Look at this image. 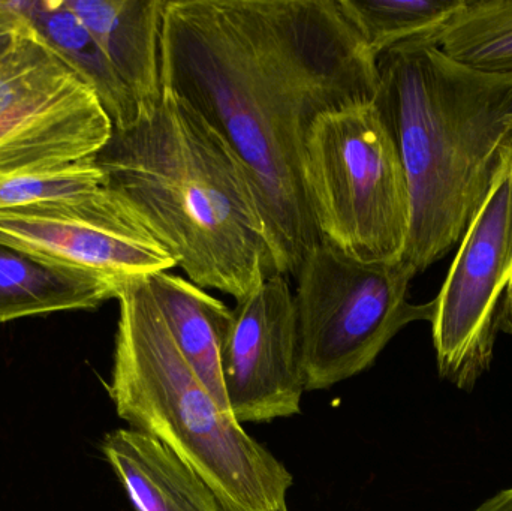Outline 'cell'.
Masks as SVG:
<instances>
[{
    "label": "cell",
    "instance_id": "obj_19",
    "mask_svg": "<svg viewBox=\"0 0 512 511\" xmlns=\"http://www.w3.org/2000/svg\"><path fill=\"white\" fill-rule=\"evenodd\" d=\"M29 21L20 15V17L14 18V20L5 21V23H0V56L8 51V48L11 47L12 42L17 38L20 30L23 29Z\"/></svg>",
    "mask_w": 512,
    "mask_h": 511
},
{
    "label": "cell",
    "instance_id": "obj_2",
    "mask_svg": "<svg viewBox=\"0 0 512 511\" xmlns=\"http://www.w3.org/2000/svg\"><path fill=\"white\" fill-rule=\"evenodd\" d=\"M192 284L236 302L273 275L251 177L221 134L171 90L95 156Z\"/></svg>",
    "mask_w": 512,
    "mask_h": 511
},
{
    "label": "cell",
    "instance_id": "obj_12",
    "mask_svg": "<svg viewBox=\"0 0 512 511\" xmlns=\"http://www.w3.org/2000/svg\"><path fill=\"white\" fill-rule=\"evenodd\" d=\"M102 452L135 511H224L206 482L155 438L116 429Z\"/></svg>",
    "mask_w": 512,
    "mask_h": 511
},
{
    "label": "cell",
    "instance_id": "obj_8",
    "mask_svg": "<svg viewBox=\"0 0 512 511\" xmlns=\"http://www.w3.org/2000/svg\"><path fill=\"white\" fill-rule=\"evenodd\" d=\"M430 324L439 374L466 392L489 371L499 333L512 336V146L460 242Z\"/></svg>",
    "mask_w": 512,
    "mask_h": 511
},
{
    "label": "cell",
    "instance_id": "obj_15",
    "mask_svg": "<svg viewBox=\"0 0 512 511\" xmlns=\"http://www.w3.org/2000/svg\"><path fill=\"white\" fill-rule=\"evenodd\" d=\"M15 8L89 84L116 131L131 128L138 122L143 114L140 105L95 36L66 5V0H21L15 2Z\"/></svg>",
    "mask_w": 512,
    "mask_h": 511
},
{
    "label": "cell",
    "instance_id": "obj_5",
    "mask_svg": "<svg viewBox=\"0 0 512 511\" xmlns=\"http://www.w3.org/2000/svg\"><path fill=\"white\" fill-rule=\"evenodd\" d=\"M304 185L321 242L361 263L402 260L411 225L408 180L373 99L313 123Z\"/></svg>",
    "mask_w": 512,
    "mask_h": 511
},
{
    "label": "cell",
    "instance_id": "obj_10",
    "mask_svg": "<svg viewBox=\"0 0 512 511\" xmlns=\"http://www.w3.org/2000/svg\"><path fill=\"white\" fill-rule=\"evenodd\" d=\"M233 312L222 375L234 419L243 425L297 416L306 378L288 279L267 276Z\"/></svg>",
    "mask_w": 512,
    "mask_h": 511
},
{
    "label": "cell",
    "instance_id": "obj_13",
    "mask_svg": "<svg viewBox=\"0 0 512 511\" xmlns=\"http://www.w3.org/2000/svg\"><path fill=\"white\" fill-rule=\"evenodd\" d=\"M146 284L186 362L219 407L233 414L222 375V356L233 327V309L189 279L170 272L155 273L146 278Z\"/></svg>",
    "mask_w": 512,
    "mask_h": 511
},
{
    "label": "cell",
    "instance_id": "obj_18",
    "mask_svg": "<svg viewBox=\"0 0 512 511\" xmlns=\"http://www.w3.org/2000/svg\"><path fill=\"white\" fill-rule=\"evenodd\" d=\"M104 186L105 176L95 158L9 174L0 177V210L72 200L93 194Z\"/></svg>",
    "mask_w": 512,
    "mask_h": 511
},
{
    "label": "cell",
    "instance_id": "obj_1",
    "mask_svg": "<svg viewBox=\"0 0 512 511\" xmlns=\"http://www.w3.org/2000/svg\"><path fill=\"white\" fill-rule=\"evenodd\" d=\"M162 84L239 156L254 186L273 275L297 278L321 243L304 185L319 116L373 99L376 59L337 0H168Z\"/></svg>",
    "mask_w": 512,
    "mask_h": 511
},
{
    "label": "cell",
    "instance_id": "obj_21",
    "mask_svg": "<svg viewBox=\"0 0 512 511\" xmlns=\"http://www.w3.org/2000/svg\"><path fill=\"white\" fill-rule=\"evenodd\" d=\"M20 17V12L15 8L14 0H0V23L5 21L14 20V18Z\"/></svg>",
    "mask_w": 512,
    "mask_h": 511
},
{
    "label": "cell",
    "instance_id": "obj_16",
    "mask_svg": "<svg viewBox=\"0 0 512 511\" xmlns=\"http://www.w3.org/2000/svg\"><path fill=\"white\" fill-rule=\"evenodd\" d=\"M375 59L399 45L430 41L463 0H337Z\"/></svg>",
    "mask_w": 512,
    "mask_h": 511
},
{
    "label": "cell",
    "instance_id": "obj_9",
    "mask_svg": "<svg viewBox=\"0 0 512 511\" xmlns=\"http://www.w3.org/2000/svg\"><path fill=\"white\" fill-rule=\"evenodd\" d=\"M0 243L39 260L125 285L177 267L173 255L107 185L57 203L0 210Z\"/></svg>",
    "mask_w": 512,
    "mask_h": 511
},
{
    "label": "cell",
    "instance_id": "obj_17",
    "mask_svg": "<svg viewBox=\"0 0 512 511\" xmlns=\"http://www.w3.org/2000/svg\"><path fill=\"white\" fill-rule=\"evenodd\" d=\"M433 44L466 68L512 74V0H463Z\"/></svg>",
    "mask_w": 512,
    "mask_h": 511
},
{
    "label": "cell",
    "instance_id": "obj_3",
    "mask_svg": "<svg viewBox=\"0 0 512 511\" xmlns=\"http://www.w3.org/2000/svg\"><path fill=\"white\" fill-rule=\"evenodd\" d=\"M373 96L411 198L402 261L415 275L462 242L512 146V74H484L430 41L376 59Z\"/></svg>",
    "mask_w": 512,
    "mask_h": 511
},
{
    "label": "cell",
    "instance_id": "obj_6",
    "mask_svg": "<svg viewBox=\"0 0 512 511\" xmlns=\"http://www.w3.org/2000/svg\"><path fill=\"white\" fill-rule=\"evenodd\" d=\"M414 270L402 260L361 263L321 242L304 260L294 294L306 392L369 369L414 321H432L435 300H408Z\"/></svg>",
    "mask_w": 512,
    "mask_h": 511
},
{
    "label": "cell",
    "instance_id": "obj_11",
    "mask_svg": "<svg viewBox=\"0 0 512 511\" xmlns=\"http://www.w3.org/2000/svg\"><path fill=\"white\" fill-rule=\"evenodd\" d=\"M167 2L66 0L95 36L143 114L156 107L164 92L161 54Z\"/></svg>",
    "mask_w": 512,
    "mask_h": 511
},
{
    "label": "cell",
    "instance_id": "obj_7",
    "mask_svg": "<svg viewBox=\"0 0 512 511\" xmlns=\"http://www.w3.org/2000/svg\"><path fill=\"white\" fill-rule=\"evenodd\" d=\"M113 129L89 84L27 23L0 56V177L95 158Z\"/></svg>",
    "mask_w": 512,
    "mask_h": 511
},
{
    "label": "cell",
    "instance_id": "obj_20",
    "mask_svg": "<svg viewBox=\"0 0 512 511\" xmlns=\"http://www.w3.org/2000/svg\"><path fill=\"white\" fill-rule=\"evenodd\" d=\"M472 511H512V488L498 492Z\"/></svg>",
    "mask_w": 512,
    "mask_h": 511
},
{
    "label": "cell",
    "instance_id": "obj_14",
    "mask_svg": "<svg viewBox=\"0 0 512 511\" xmlns=\"http://www.w3.org/2000/svg\"><path fill=\"white\" fill-rule=\"evenodd\" d=\"M119 291L95 276L56 266L0 243V324L20 318L87 311Z\"/></svg>",
    "mask_w": 512,
    "mask_h": 511
},
{
    "label": "cell",
    "instance_id": "obj_4",
    "mask_svg": "<svg viewBox=\"0 0 512 511\" xmlns=\"http://www.w3.org/2000/svg\"><path fill=\"white\" fill-rule=\"evenodd\" d=\"M108 395L117 416L164 444L224 511H288V468L225 413L177 348L146 279L120 291Z\"/></svg>",
    "mask_w": 512,
    "mask_h": 511
}]
</instances>
